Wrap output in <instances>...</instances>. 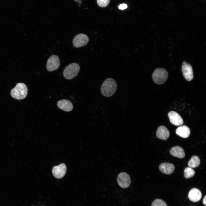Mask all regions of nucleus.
Instances as JSON below:
<instances>
[{"mask_svg":"<svg viewBox=\"0 0 206 206\" xmlns=\"http://www.w3.org/2000/svg\"><path fill=\"white\" fill-rule=\"evenodd\" d=\"M117 89V84L115 81L110 78L106 79L102 83L100 88L102 94L106 97L112 96Z\"/></svg>","mask_w":206,"mask_h":206,"instance_id":"nucleus-1","label":"nucleus"},{"mask_svg":"<svg viewBox=\"0 0 206 206\" xmlns=\"http://www.w3.org/2000/svg\"><path fill=\"white\" fill-rule=\"evenodd\" d=\"M27 92V88L26 85L23 83H18L14 88L11 89L10 94L14 98L20 100L25 98Z\"/></svg>","mask_w":206,"mask_h":206,"instance_id":"nucleus-2","label":"nucleus"},{"mask_svg":"<svg viewBox=\"0 0 206 206\" xmlns=\"http://www.w3.org/2000/svg\"><path fill=\"white\" fill-rule=\"evenodd\" d=\"M80 69L78 64L75 63H71L66 67L63 72V76L67 79H72L78 74Z\"/></svg>","mask_w":206,"mask_h":206,"instance_id":"nucleus-3","label":"nucleus"},{"mask_svg":"<svg viewBox=\"0 0 206 206\" xmlns=\"http://www.w3.org/2000/svg\"><path fill=\"white\" fill-rule=\"evenodd\" d=\"M168 76V73L165 69L162 68H158L156 69L153 72L152 78L155 83L161 84L166 81Z\"/></svg>","mask_w":206,"mask_h":206,"instance_id":"nucleus-4","label":"nucleus"},{"mask_svg":"<svg viewBox=\"0 0 206 206\" xmlns=\"http://www.w3.org/2000/svg\"><path fill=\"white\" fill-rule=\"evenodd\" d=\"M60 65L59 57L56 55L51 56L48 60L46 65V69L49 72H52L57 69Z\"/></svg>","mask_w":206,"mask_h":206,"instance_id":"nucleus-5","label":"nucleus"},{"mask_svg":"<svg viewBox=\"0 0 206 206\" xmlns=\"http://www.w3.org/2000/svg\"><path fill=\"white\" fill-rule=\"evenodd\" d=\"M89 40V38L86 35L80 33L76 35L73 38V44L74 47L78 48L86 45Z\"/></svg>","mask_w":206,"mask_h":206,"instance_id":"nucleus-6","label":"nucleus"},{"mask_svg":"<svg viewBox=\"0 0 206 206\" xmlns=\"http://www.w3.org/2000/svg\"><path fill=\"white\" fill-rule=\"evenodd\" d=\"M117 181L119 185L123 188L128 187L131 183L130 178L129 176L125 172L121 173L118 175Z\"/></svg>","mask_w":206,"mask_h":206,"instance_id":"nucleus-7","label":"nucleus"},{"mask_svg":"<svg viewBox=\"0 0 206 206\" xmlns=\"http://www.w3.org/2000/svg\"><path fill=\"white\" fill-rule=\"evenodd\" d=\"M182 71L183 76L186 80L190 81L193 79L192 68L190 64L183 62L182 63Z\"/></svg>","mask_w":206,"mask_h":206,"instance_id":"nucleus-8","label":"nucleus"},{"mask_svg":"<svg viewBox=\"0 0 206 206\" xmlns=\"http://www.w3.org/2000/svg\"><path fill=\"white\" fill-rule=\"evenodd\" d=\"M66 171V167L64 163L61 164L58 166H54L52 170L53 176L57 179L62 178L65 175Z\"/></svg>","mask_w":206,"mask_h":206,"instance_id":"nucleus-9","label":"nucleus"},{"mask_svg":"<svg viewBox=\"0 0 206 206\" xmlns=\"http://www.w3.org/2000/svg\"><path fill=\"white\" fill-rule=\"evenodd\" d=\"M168 117L170 122L175 126H178L182 125L183 121L180 116L177 112L171 111L168 114Z\"/></svg>","mask_w":206,"mask_h":206,"instance_id":"nucleus-10","label":"nucleus"},{"mask_svg":"<svg viewBox=\"0 0 206 206\" xmlns=\"http://www.w3.org/2000/svg\"><path fill=\"white\" fill-rule=\"evenodd\" d=\"M57 104L60 109L66 112L70 111L73 108V104L71 102L66 99L58 101Z\"/></svg>","mask_w":206,"mask_h":206,"instance_id":"nucleus-11","label":"nucleus"},{"mask_svg":"<svg viewBox=\"0 0 206 206\" xmlns=\"http://www.w3.org/2000/svg\"><path fill=\"white\" fill-rule=\"evenodd\" d=\"M169 135V131L166 127L163 126H159L156 132L157 137L163 140H166L167 139Z\"/></svg>","mask_w":206,"mask_h":206,"instance_id":"nucleus-12","label":"nucleus"},{"mask_svg":"<svg viewBox=\"0 0 206 206\" xmlns=\"http://www.w3.org/2000/svg\"><path fill=\"white\" fill-rule=\"evenodd\" d=\"M201 197L202 194L201 191L195 188L191 189L188 194L189 199L190 201L193 202H197L199 201Z\"/></svg>","mask_w":206,"mask_h":206,"instance_id":"nucleus-13","label":"nucleus"},{"mask_svg":"<svg viewBox=\"0 0 206 206\" xmlns=\"http://www.w3.org/2000/svg\"><path fill=\"white\" fill-rule=\"evenodd\" d=\"M174 165L171 163H165L161 164L159 166V169L162 173L166 174H170L174 170Z\"/></svg>","mask_w":206,"mask_h":206,"instance_id":"nucleus-14","label":"nucleus"},{"mask_svg":"<svg viewBox=\"0 0 206 206\" xmlns=\"http://www.w3.org/2000/svg\"><path fill=\"white\" fill-rule=\"evenodd\" d=\"M176 134L184 138L188 137L190 134V130L186 125H183L178 127L176 130Z\"/></svg>","mask_w":206,"mask_h":206,"instance_id":"nucleus-15","label":"nucleus"},{"mask_svg":"<svg viewBox=\"0 0 206 206\" xmlns=\"http://www.w3.org/2000/svg\"><path fill=\"white\" fill-rule=\"evenodd\" d=\"M171 154L173 156L182 159L185 156L183 149L181 147L176 146L172 148L170 151Z\"/></svg>","mask_w":206,"mask_h":206,"instance_id":"nucleus-16","label":"nucleus"},{"mask_svg":"<svg viewBox=\"0 0 206 206\" xmlns=\"http://www.w3.org/2000/svg\"><path fill=\"white\" fill-rule=\"evenodd\" d=\"M200 163L199 158L197 156H193L188 162V165L191 168H195L198 167Z\"/></svg>","mask_w":206,"mask_h":206,"instance_id":"nucleus-17","label":"nucleus"},{"mask_svg":"<svg viewBox=\"0 0 206 206\" xmlns=\"http://www.w3.org/2000/svg\"><path fill=\"white\" fill-rule=\"evenodd\" d=\"M195 174V171L191 168L187 167L184 169V175L186 178H191L193 177Z\"/></svg>","mask_w":206,"mask_h":206,"instance_id":"nucleus-18","label":"nucleus"},{"mask_svg":"<svg viewBox=\"0 0 206 206\" xmlns=\"http://www.w3.org/2000/svg\"><path fill=\"white\" fill-rule=\"evenodd\" d=\"M151 206H167L166 203L160 199H156L152 203Z\"/></svg>","mask_w":206,"mask_h":206,"instance_id":"nucleus-19","label":"nucleus"},{"mask_svg":"<svg viewBox=\"0 0 206 206\" xmlns=\"http://www.w3.org/2000/svg\"><path fill=\"white\" fill-rule=\"evenodd\" d=\"M110 0H97L98 5L100 7H106L109 3Z\"/></svg>","mask_w":206,"mask_h":206,"instance_id":"nucleus-20","label":"nucleus"},{"mask_svg":"<svg viewBox=\"0 0 206 206\" xmlns=\"http://www.w3.org/2000/svg\"><path fill=\"white\" fill-rule=\"evenodd\" d=\"M127 7L128 6L126 4L123 3L122 4H120L118 6V8L120 9L123 10L126 9Z\"/></svg>","mask_w":206,"mask_h":206,"instance_id":"nucleus-21","label":"nucleus"},{"mask_svg":"<svg viewBox=\"0 0 206 206\" xmlns=\"http://www.w3.org/2000/svg\"><path fill=\"white\" fill-rule=\"evenodd\" d=\"M206 196L205 195L204 198L203 199V203L204 205H206Z\"/></svg>","mask_w":206,"mask_h":206,"instance_id":"nucleus-22","label":"nucleus"}]
</instances>
